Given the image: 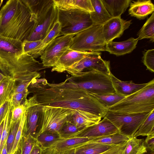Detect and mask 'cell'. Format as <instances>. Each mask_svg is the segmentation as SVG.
<instances>
[{
  "label": "cell",
  "instance_id": "1",
  "mask_svg": "<svg viewBox=\"0 0 154 154\" xmlns=\"http://www.w3.org/2000/svg\"><path fill=\"white\" fill-rule=\"evenodd\" d=\"M38 103L49 106L74 110L90 120L98 123L104 118L106 109L92 95L82 88L70 85L65 81L50 83L45 79H38L29 86Z\"/></svg>",
  "mask_w": 154,
  "mask_h": 154
},
{
  "label": "cell",
  "instance_id": "2",
  "mask_svg": "<svg viewBox=\"0 0 154 154\" xmlns=\"http://www.w3.org/2000/svg\"><path fill=\"white\" fill-rule=\"evenodd\" d=\"M0 11V35L23 42L27 40L33 31L36 19L22 0H8Z\"/></svg>",
  "mask_w": 154,
  "mask_h": 154
},
{
  "label": "cell",
  "instance_id": "3",
  "mask_svg": "<svg viewBox=\"0 0 154 154\" xmlns=\"http://www.w3.org/2000/svg\"><path fill=\"white\" fill-rule=\"evenodd\" d=\"M42 63L32 56L23 53L18 57L0 60V70L5 76H10L16 84L30 83L41 77Z\"/></svg>",
  "mask_w": 154,
  "mask_h": 154
},
{
  "label": "cell",
  "instance_id": "4",
  "mask_svg": "<svg viewBox=\"0 0 154 154\" xmlns=\"http://www.w3.org/2000/svg\"><path fill=\"white\" fill-rule=\"evenodd\" d=\"M36 16V22L32 34L27 40H43L57 20L58 9L53 0H22Z\"/></svg>",
  "mask_w": 154,
  "mask_h": 154
},
{
  "label": "cell",
  "instance_id": "5",
  "mask_svg": "<svg viewBox=\"0 0 154 154\" xmlns=\"http://www.w3.org/2000/svg\"><path fill=\"white\" fill-rule=\"evenodd\" d=\"M154 109V79L143 88L107 109L120 114L150 112Z\"/></svg>",
  "mask_w": 154,
  "mask_h": 154
},
{
  "label": "cell",
  "instance_id": "6",
  "mask_svg": "<svg viewBox=\"0 0 154 154\" xmlns=\"http://www.w3.org/2000/svg\"><path fill=\"white\" fill-rule=\"evenodd\" d=\"M68 84L99 95L116 93L109 75L96 71L82 72L66 78Z\"/></svg>",
  "mask_w": 154,
  "mask_h": 154
},
{
  "label": "cell",
  "instance_id": "7",
  "mask_svg": "<svg viewBox=\"0 0 154 154\" xmlns=\"http://www.w3.org/2000/svg\"><path fill=\"white\" fill-rule=\"evenodd\" d=\"M75 111L68 108L42 106L39 114L38 130L36 134L45 132L59 134L63 127L70 120Z\"/></svg>",
  "mask_w": 154,
  "mask_h": 154
},
{
  "label": "cell",
  "instance_id": "8",
  "mask_svg": "<svg viewBox=\"0 0 154 154\" xmlns=\"http://www.w3.org/2000/svg\"><path fill=\"white\" fill-rule=\"evenodd\" d=\"M106 43L102 33V25H94L75 34L69 48L83 52L106 51Z\"/></svg>",
  "mask_w": 154,
  "mask_h": 154
},
{
  "label": "cell",
  "instance_id": "9",
  "mask_svg": "<svg viewBox=\"0 0 154 154\" xmlns=\"http://www.w3.org/2000/svg\"><path fill=\"white\" fill-rule=\"evenodd\" d=\"M57 20L61 26V35H75L94 25L90 14L79 9H58Z\"/></svg>",
  "mask_w": 154,
  "mask_h": 154
},
{
  "label": "cell",
  "instance_id": "10",
  "mask_svg": "<svg viewBox=\"0 0 154 154\" xmlns=\"http://www.w3.org/2000/svg\"><path fill=\"white\" fill-rule=\"evenodd\" d=\"M150 112L120 114L107 110L105 117L114 125L120 133L130 138L134 137Z\"/></svg>",
  "mask_w": 154,
  "mask_h": 154
},
{
  "label": "cell",
  "instance_id": "11",
  "mask_svg": "<svg viewBox=\"0 0 154 154\" xmlns=\"http://www.w3.org/2000/svg\"><path fill=\"white\" fill-rule=\"evenodd\" d=\"M101 54L100 52H95L68 68L66 71L72 76L94 70L110 75L111 73L110 62L103 59L101 57Z\"/></svg>",
  "mask_w": 154,
  "mask_h": 154
},
{
  "label": "cell",
  "instance_id": "12",
  "mask_svg": "<svg viewBox=\"0 0 154 154\" xmlns=\"http://www.w3.org/2000/svg\"><path fill=\"white\" fill-rule=\"evenodd\" d=\"M75 34L63 35L59 36L45 48L40 56L44 67H53L63 53L69 48L73 37Z\"/></svg>",
  "mask_w": 154,
  "mask_h": 154
},
{
  "label": "cell",
  "instance_id": "13",
  "mask_svg": "<svg viewBox=\"0 0 154 154\" xmlns=\"http://www.w3.org/2000/svg\"><path fill=\"white\" fill-rule=\"evenodd\" d=\"M23 103L26 108V116L23 134L35 137L39 114L42 106L38 103L36 96L34 94L26 99Z\"/></svg>",
  "mask_w": 154,
  "mask_h": 154
},
{
  "label": "cell",
  "instance_id": "14",
  "mask_svg": "<svg viewBox=\"0 0 154 154\" xmlns=\"http://www.w3.org/2000/svg\"><path fill=\"white\" fill-rule=\"evenodd\" d=\"M132 23L121 17H112L102 25V33L106 43L120 37Z\"/></svg>",
  "mask_w": 154,
  "mask_h": 154
},
{
  "label": "cell",
  "instance_id": "15",
  "mask_svg": "<svg viewBox=\"0 0 154 154\" xmlns=\"http://www.w3.org/2000/svg\"><path fill=\"white\" fill-rule=\"evenodd\" d=\"M120 133L117 128L104 117L98 123L82 130L77 136L97 138Z\"/></svg>",
  "mask_w": 154,
  "mask_h": 154
},
{
  "label": "cell",
  "instance_id": "16",
  "mask_svg": "<svg viewBox=\"0 0 154 154\" xmlns=\"http://www.w3.org/2000/svg\"><path fill=\"white\" fill-rule=\"evenodd\" d=\"M23 53L22 41L0 35V60L18 57Z\"/></svg>",
  "mask_w": 154,
  "mask_h": 154
},
{
  "label": "cell",
  "instance_id": "17",
  "mask_svg": "<svg viewBox=\"0 0 154 154\" xmlns=\"http://www.w3.org/2000/svg\"><path fill=\"white\" fill-rule=\"evenodd\" d=\"M95 52H83L67 49L51 69L52 72L61 73L85 57Z\"/></svg>",
  "mask_w": 154,
  "mask_h": 154
},
{
  "label": "cell",
  "instance_id": "18",
  "mask_svg": "<svg viewBox=\"0 0 154 154\" xmlns=\"http://www.w3.org/2000/svg\"><path fill=\"white\" fill-rule=\"evenodd\" d=\"M95 138L80 136L60 137L47 148L54 149L60 151H66L75 149Z\"/></svg>",
  "mask_w": 154,
  "mask_h": 154
},
{
  "label": "cell",
  "instance_id": "19",
  "mask_svg": "<svg viewBox=\"0 0 154 154\" xmlns=\"http://www.w3.org/2000/svg\"><path fill=\"white\" fill-rule=\"evenodd\" d=\"M110 76L116 93L125 97L140 90L147 84H136L132 81H122L117 78L112 73Z\"/></svg>",
  "mask_w": 154,
  "mask_h": 154
},
{
  "label": "cell",
  "instance_id": "20",
  "mask_svg": "<svg viewBox=\"0 0 154 154\" xmlns=\"http://www.w3.org/2000/svg\"><path fill=\"white\" fill-rule=\"evenodd\" d=\"M138 39L131 37L120 42L112 41L106 43V51L117 56L131 52L136 47Z\"/></svg>",
  "mask_w": 154,
  "mask_h": 154
},
{
  "label": "cell",
  "instance_id": "21",
  "mask_svg": "<svg viewBox=\"0 0 154 154\" xmlns=\"http://www.w3.org/2000/svg\"><path fill=\"white\" fill-rule=\"evenodd\" d=\"M128 13L131 16L141 20L145 18L154 11V6L150 0L131 1Z\"/></svg>",
  "mask_w": 154,
  "mask_h": 154
},
{
  "label": "cell",
  "instance_id": "22",
  "mask_svg": "<svg viewBox=\"0 0 154 154\" xmlns=\"http://www.w3.org/2000/svg\"><path fill=\"white\" fill-rule=\"evenodd\" d=\"M58 9H77L90 13L94 11L91 0H53Z\"/></svg>",
  "mask_w": 154,
  "mask_h": 154
},
{
  "label": "cell",
  "instance_id": "23",
  "mask_svg": "<svg viewBox=\"0 0 154 154\" xmlns=\"http://www.w3.org/2000/svg\"><path fill=\"white\" fill-rule=\"evenodd\" d=\"M94 11L90 14L94 25H102L112 17L101 0H91Z\"/></svg>",
  "mask_w": 154,
  "mask_h": 154
},
{
  "label": "cell",
  "instance_id": "24",
  "mask_svg": "<svg viewBox=\"0 0 154 154\" xmlns=\"http://www.w3.org/2000/svg\"><path fill=\"white\" fill-rule=\"evenodd\" d=\"M109 14L112 17H121L129 6L130 0H101Z\"/></svg>",
  "mask_w": 154,
  "mask_h": 154
},
{
  "label": "cell",
  "instance_id": "25",
  "mask_svg": "<svg viewBox=\"0 0 154 154\" xmlns=\"http://www.w3.org/2000/svg\"><path fill=\"white\" fill-rule=\"evenodd\" d=\"M116 145L93 142L91 140L75 149V154H99Z\"/></svg>",
  "mask_w": 154,
  "mask_h": 154
},
{
  "label": "cell",
  "instance_id": "26",
  "mask_svg": "<svg viewBox=\"0 0 154 154\" xmlns=\"http://www.w3.org/2000/svg\"><path fill=\"white\" fill-rule=\"evenodd\" d=\"M16 84L10 76H5L0 82V107L10 98Z\"/></svg>",
  "mask_w": 154,
  "mask_h": 154
},
{
  "label": "cell",
  "instance_id": "27",
  "mask_svg": "<svg viewBox=\"0 0 154 154\" xmlns=\"http://www.w3.org/2000/svg\"><path fill=\"white\" fill-rule=\"evenodd\" d=\"M144 144L143 139L133 137L127 141V145L123 154H144L147 152Z\"/></svg>",
  "mask_w": 154,
  "mask_h": 154
},
{
  "label": "cell",
  "instance_id": "28",
  "mask_svg": "<svg viewBox=\"0 0 154 154\" xmlns=\"http://www.w3.org/2000/svg\"><path fill=\"white\" fill-rule=\"evenodd\" d=\"M36 142L35 137L30 135L23 134L18 148L14 154H30Z\"/></svg>",
  "mask_w": 154,
  "mask_h": 154
},
{
  "label": "cell",
  "instance_id": "29",
  "mask_svg": "<svg viewBox=\"0 0 154 154\" xmlns=\"http://www.w3.org/2000/svg\"><path fill=\"white\" fill-rule=\"evenodd\" d=\"M138 40L144 38L149 39L153 42L154 41V13L147 19L138 32Z\"/></svg>",
  "mask_w": 154,
  "mask_h": 154
},
{
  "label": "cell",
  "instance_id": "30",
  "mask_svg": "<svg viewBox=\"0 0 154 154\" xmlns=\"http://www.w3.org/2000/svg\"><path fill=\"white\" fill-rule=\"evenodd\" d=\"M42 40L24 41L23 42L24 53L30 55L34 58L41 56L43 53L42 49Z\"/></svg>",
  "mask_w": 154,
  "mask_h": 154
},
{
  "label": "cell",
  "instance_id": "31",
  "mask_svg": "<svg viewBox=\"0 0 154 154\" xmlns=\"http://www.w3.org/2000/svg\"><path fill=\"white\" fill-rule=\"evenodd\" d=\"M153 132H154V109L150 113L134 137L147 136Z\"/></svg>",
  "mask_w": 154,
  "mask_h": 154
},
{
  "label": "cell",
  "instance_id": "32",
  "mask_svg": "<svg viewBox=\"0 0 154 154\" xmlns=\"http://www.w3.org/2000/svg\"><path fill=\"white\" fill-rule=\"evenodd\" d=\"M129 138L120 133H117L96 138L91 141L107 144L117 145L127 141Z\"/></svg>",
  "mask_w": 154,
  "mask_h": 154
},
{
  "label": "cell",
  "instance_id": "33",
  "mask_svg": "<svg viewBox=\"0 0 154 154\" xmlns=\"http://www.w3.org/2000/svg\"><path fill=\"white\" fill-rule=\"evenodd\" d=\"M92 95L106 109L113 106L125 97L116 93L99 95L92 93Z\"/></svg>",
  "mask_w": 154,
  "mask_h": 154
},
{
  "label": "cell",
  "instance_id": "34",
  "mask_svg": "<svg viewBox=\"0 0 154 154\" xmlns=\"http://www.w3.org/2000/svg\"><path fill=\"white\" fill-rule=\"evenodd\" d=\"M35 137L38 144L44 148L48 147L54 142L59 139L60 137L57 134L45 132L36 134Z\"/></svg>",
  "mask_w": 154,
  "mask_h": 154
},
{
  "label": "cell",
  "instance_id": "35",
  "mask_svg": "<svg viewBox=\"0 0 154 154\" xmlns=\"http://www.w3.org/2000/svg\"><path fill=\"white\" fill-rule=\"evenodd\" d=\"M70 121L80 130L98 123L87 119L76 111L72 115Z\"/></svg>",
  "mask_w": 154,
  "mask_h": 154
},
{
  "label": "cell",
  "instance_id": "36",
  "mask_svg": "<svg viewBox=\"0 0 154 154\" xmlns=\"http://www.w3.org/2000/svg\"><path fill=\"white\" fill-rule=\"evenodd\" d=\"M61 26L58 20L46 36L42 40V49L43 52L45 48L57 37L61 36Z\"/></svg>",
  "mask_w": 154,
  "mask_h": 154
},
{
  "label": "cell",
  "instance_id": "37",
  "mask_svg": "<svg viewBox=\"0 0 154 154\" xmlns=\"http://www.w3.org/2000/svg\"><path fill=\"white\" fill-rule=\"evenodd\" d=\"M11 105L4 119L3 130L0 144V154L6 143L7 140L11 126L10 119L11 114Z\"/></svg>",
  "mask_w": 154,
  "mask_h": 154
},
{
  "label": "cell",
  "instance_id": "38",
  "mask_svg": "<svg viewBox=\"0 0 154 154\" xmlns=\"http://www.w3.org/2000/svg\"><path fill=\"white\" fill-rule=\"evenodd\" d=\"M70 121L67 122L61 129L59 135L60 137H66L77 136L81 132Z\"/></svg>",
  "mask_w": 154,
  "mask_h": 154
},
{
  "label": "cell",
  "instance_id": "39",
  "mask_svg": "<svg viewBox=\"0 0 154 154\" xmlns=\"http://www.w3.org/2000/svg\"><path fill=\"white\" fill-rule=\"evenodd\" d=\"M20 120L14 123H11V126L6 143L8 154H10L11 153Z\"/></svg>",
  "mask_w": 154,
  "mask_h": 154
},
{
  "label": "cell",
  "instance_id": "40",
  "mask_svg": "<svg viewBox=\"0 0 154 154\" xmlns=\"http://www.w3.org/2000/svg\"><path fill=\"white\" fill-rule=\"evenodd\" d=\"M30 93L28 89H27L21 92L12 94L10 97L11 108L20 105L22 102L24 101L27 99V97Z\"/></svg>",
  "mask_w": 154,
  "mask_h": 154
},
{
  "label": "cell",
  "instance_id": "41",
  "mask_svg": "<svg viewBox=\"0 0 154 154\" xmlns=\"http://www.w3.org/2000/svg\"><path fill=\"white\" fill-rule=\"evenodd\" d=\"M143 62L147 69L154 72V49L148 50L143 53Z\"/></svg>",
  "mask_w": 154,
  "mask_h": 154
},
{
  "label": "cell",
  "instance_id": "42",
  "mask_svg": "<svg viewBox=\"0 0 154 154\" xmlns=\"http://www.w3.org/2000/svg\"><path fill=\"white\" fill-rule=\"evenodd\" d=\"M26 118V116L25 112L23 115L21 119L20 125L10 154H14L18 148L20 141L22 136L23 130Z\"/></svg>",
  "mask_w": 154,
  "mask_h": 154
},
{
  "label": "cell",
  "instance_id": "43",
  "mask_svg": "<svg viewBox=\"0 0 154 154\" xmlns=\"http://www.w3.org/2000/svg\"><path fill=\"white\" fill-rule=\"evenodd\" d=\"M25 111L26 108L23 103L18 106L11 108V123H13L20 120Z\"/></svg>",
  "mask_w": 154,
  "mask_h": 154
},
{
  "label": "cell",
  "instance_id": "44",
  "mask_svg": "<svg viewBox=\"0 0 154 154\" xmlns=\"http://www.w3.org/2000/svg\"><path fill=\"white\" fill-rule=\"evenodd\" d=\"M144 144L147 149L150 151V153H154V132L147 136L144 140Z\"/></svg>",
  "mask_w": 154,
  "mask_h": 154
},
{
  "label": "cell",
  "instance_id": "45",
  "mask_svg": "<svg viewBox=\"0 0 154 154\" xmlns=\"http://www.w3.org/2000/svg\"><path fill=\"white\" fill-rule=\"evenodd\" d=\"M11 106L10 98L6 100L0 107V124L4 119L8 109Z\"/></svg>",
  "mask_w": 154,
  "mask_h": 154
},
{
  "label": "cell",
  "instance_id": "46",
  "mask_svg": "<svg viewBox=\"0 0 154 154\" xmlns=\"http://www.w3.org/2000/svg\"><path fill=\"white\" fill-rule=\"evenodd\" d=\"M43 148L37 143L33 146L30 154H41Z\"/></svg>",
  "mask_w": 154,
  "mask_h": 154
},
{
  "label": "cell",
  "instance_id": "47",
  "mask_svg": "<svg viewBox=\"0 0 154 154\" xmlns=\"http://www.w3.org/2000/svg\"><path fill=\"white\" fill-rule=\"evenodd\" d=\"M4 119L0 124V144L1 140L2 132L3 130Z\"/></svg>",
  "mask_w": 154,
  "mask_h": 154
},
{
  "label": "cell",
  "instance_id": "48",
  "mask_svg": "<svg viewBox=\"0 0 154 154\" xmlns=\"http://www.w3.org/2000/svg\"><path fill=\"white\" fill-rule=\"evenodd\" d=\"M5 77L2 73L0 72V82Z\"/></svg>",
  "mask_w": 154,
  "mask_h": 154
},
{
  "label": "cell",
  "instance_id": "49",
  "mask_svg": "<svg viewBox=\"0 0 154 154\" xmlns=\"http://www.w3.org/2000/svg\"><path fill=\"white\" fill-rule=\"evenodd\" d=\"M1 13H0V20H1Z\"/></svg>",
  "mask_w": 154,
  "mask_h": 154
},
{
  "label": "cell",
  "instance_id": "50",
  "mask_svg": "<svg viewBox=\"0 0 154 154\" xmlns=\"http://www.w3.org/2000/svg\"><path fill=\"white\" fill-rule=\"evenodd\" d=\"M150 154H154V153H150Z\"/></svg>",
  "mask_w": 154,
  "mask_h": 154
}]
</instances>
